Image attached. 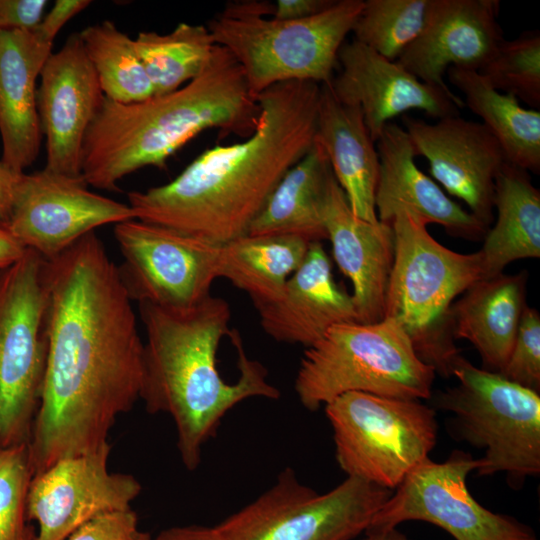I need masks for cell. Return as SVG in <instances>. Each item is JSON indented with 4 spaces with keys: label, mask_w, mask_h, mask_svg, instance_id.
I'll return each instance as SVG.
<instances>
[{
    "label": "cell",
    "mask_w": 540,
    "mask_h": 540,
    "mask_svg": "<svg viewBox=\"0 0 540 540\" xmlns=\"http://www.w3.org/2000/svg\"><path fill=\"white\" fill-rule=\"evenodd\" d=\"M498 0H430L425 26L397 62L424 83L450 90V67L479 71L505 39Z\"/></svg>",
    "instance_id": "d6986e66"
},
{
    "label": "cell",
    "mask_w": 540,
    "mask_h": 540,
    "mask_svg": "<svg viewBox=\"0 0 540 540\" xmlns=\"http://www.w3.org/2000/svg\"><path fill=\"white\" fill-rule=\"evenodd\" d=\"M79 34L107 99L130 104L155 95L134 39L112 21L88 26Z\"/></svg>",
    "instance_id": "4dcf8cb0"
},
{
    "label": "cell",
    "mask_w": 540,
    "mask_h": 540,
    "mask_svg": "<svg viewBox=\"0 0 540 540\" xmlns=\"http://www.w3.org/2000/svg\"><path fill=\"white\" fill-rule=\"evenodd\" d=\"M494 227L487 230L482 255V279L503 273L511 262L540 256V192L529 172L505 163L495 178Z\"/></svg>",
    "instance_id": "4316f807"
},
{
    "label": "cell",
    "mask_w": 540,
    "mask_h": 540,
    "mask_svg": "<svg viewBox=\"0 0 540 540\" xmlns=\"http://www.w3.org/2000/svg\"><path fill=\"white\" fill-rule=\"evenodd\" d=\"M430 0H366L353 26L356 41L397 61L422 32Z\"/></svg>",
    "instance_id": "1f68e13d"
},
{
    "label": "cell",
    "mask_w": 540,
    "mask_h": 540,
    "mask_svg": "<svg viewBox=\"0 0 540 540\" xmlns=\"http://www.w3.org/2000/svg\"><path fill=\"white\" fill-rule=\"evenodd\" d=\"M391 494L354 477L319 494L286 468L270 488L215 526L222 540H352L365 533Z\"/></svg>",
    "instance_id": "8fae6325"
},
{
    "label": "cell",
    "mask_w": 540,
    "mask_h": 540,
    "mask_svg": "<svg viewBox=\"0 0 540 540\" xmlns=\"http://www.w3.org/2000/svg\"><path fill=\"white\" fill-rule=\"evenodd\" d=\"M452 376L458 384L440 392L438 408L453 415L458 437L483 451L478 476L505 473L512 487L540 473V396L500 373L462 356Z\"/></svg>",
    "instance_id": "ba28073f"
},
{
    "label": "cell",
    "mask_w": 540,
    "mask_h": 540,
    "mask_svg": "<svg viewBox=\"0 0 540 540\" xmlns=\"http://www.w3.org/2000/svg\"><path fill=\"white\" fill-rule=\"evenodd\" d=\"M324 410L340 469L389 490L429 459L437 441L435 409L421 400L349 392Z\"/></svg>",
    "instance_id": "9c48e42d"
},
{
    "label": "cell",
    "mask_w": 540,
    "mask_h": 540,
    "mask_svg": "<svg viewBox=\"0 0 540 540\" xmlns=\"http://www.w3.org/2000/svg\"><path fill=\"white\" fill-rule=\"evenodd\" d=\"M121 281L134 302L190 307L219 278L220 246L160 225L130 219L114 226Z\"/></svg>",
    "instance_id": "4fadbf2b"
},
{
    "label": "cell",
    "mask_w": 540,
    "mask_h": 540,
    "mask_svg": "<svg viewBox=\"0 0 540 540\" xmlns=\"http://www.w3.org/2000/svg\"><path fill=\"white\" fill-rule=\"evenodd\" d=\"M82 177L46 170L21 173L8 226L27 248L50 260L106 224L134 218L131 207L87 188Z\"/></svg>",
    "instance_id": "5bb4252c"
},
{
    "label": "cell",
    "mask_w": 540,
    "mask_h": 540,
    "mask_svg": "<svg viewBox=\"0 0 540 540\" xmlns=\"http://www.w3.org/2000/svg\"><path fill=\"white\" fill-rule=\"evenodd\" d=\"M137 514L130 509L99 515L76 529L65 540H142Z\"/></svg>",
    "instance_id": "d590c367"
},
{
    "label": "cell",
    "mask_w": 540,
    "mask_h": 540,
    "mask_svg": "<svg viewBox=\"0 0 540 540\" xmlns=\"http://www.w3.org/2000/svg\"><path fill=\"white\" fill-rule=\"evenodd\" d=\"M255 308L268 336L306 348L332 326L358 322L352 296L335 283L321 242L310 244L302 264L287 280L282 296Z\"/></svg>",
    "instance_id": "603a6c76"
},
{
    "label": "cell",
    "mask_w": 540,
    "mask_h": 540,
    "mask_svg": "<svg viewBox=\"0 0 540 540\" xmlns=\"http://www.w3.org/2000/svg\"><path fill=\"white\" fill-rule=\"evenodd\" d=\"M259 105L232 54L215 45L203 72L181 88L140 102L104 97L84 139L81 175L87 185L118 191V182L146 166L167 160L209 128L247 138L255 130Z\"/></svg>",
    "instance_id": "277c9868"
},
{
    "label": "cell",
    "mask_w": 540,
    "mask_h": 540,
    "mask_svg": "<svg viewBox=\"0 0 540 540\" xmlns=\"http://www.w3.org/2000/svg\"><path fill=\"white\" fill-rule=\"evenodd\" d=\"M478 466L479 458L460 451L441 463L428 459L394 489L365 532L424 521L442 528L455 540H537L527 525L492 512L474 499L467 477Z\"/></svg>",
    "instance_id": "7c38bea8"
},
{
    "label": "cell",
    "mask_w": 540,
    "mask_h": 540,
    "mask_svg": "<svg viewBox=\"0 0 540 540\" xmlns=\"http://www.w3.org/2000/svg\"><path fill=\"white\" fill-rule=\"evenodd\" d=\"M375 144L380 160L375 192L379 222L390 224L399 212H406L426 225L443 226L455 237L478 240L486 234V225L417 167L413 145L403 127L388 123Z\"/></svg>",
    "instance_id": "ffe728a7"
},
{
    "label": "cell",
    "mask_w": 540,
    "mask_h": 540,
    "mask_svg": "<svg viewBox=\"0 0 540 540\" xmlns=\"http://www.w3.org/2000/svg\"><path fill=\"white\" fill-rule=\"evenodd\" d=\"M90 4V0H56L36 27L46 40L54 42L63 26Z\"/></svg>",
    "instance_id": "74e56055"
},
{
    "label": "cell",
    "mask_w": 540,
    "mask_h": 540,
    "mask_svg": "<svg viewBox=\"0 0 540 540\" xmlns=\"http://www.w3.org/2000/svg\"><path fill=\"white\" fill-rule=\"evenodd\" d=\"M53 43L37 27L0 29V160L17 173L31 166L40 151L36 81Z\"/></svg>",
    "instance_id": "44dd1931"
},
{
    "label": "cell",
    "mask_w": 540,
    "mask_h": 540,
    "mask_svg": "<svg viewBox=\"0 0 540 540\" xmlns=\"http://www.w3.org/2000/svg\"><path fill=\"white\" fill-rule=\"evenodd\" d=\"M324 224L333 257L353 285L351 296L358 322L382 320L394 259L391 225L357 218L335 177L329 185Z\"/></svg>",
    "instance_id": "7402d4cb"
},
{
    "label": "cell",
    "mask_w": 540,
    "mask_h": 540,
    "mask_svg": "<svg viewBox=\"0 0 540 540\" xmlns=\"http://www.w3.org/2000/svg\"><path fill=\"white\" fill-rule=\"evenodd\" d=\"M390 225L394 259L384 318L401 325L422 362L450 377L461 356L454 343L451 307L458 295L482 279V255L446 248L423 221L406 212H399Z\"/></svg>",
    "instance_id": "5b68a950"
},
{
    "label": "cell",
    "mask_w": 540,
    "mask_h": 540,
    "mask_svg": "<svg viewBox=\"0 0 540 540\" xmlns=\"http://www.w3.org/2000/svg\"><path fill=\"white\" fill-rule=\"evenodd\" d=\"M138 305L145 329L140 400L148 413L172 418L182 464L194 471L234 406L256 397L277 400L280 391L247 356L239 332L229 329L223 298L210 294L185 308Z\"/></svg>",
    "instance_id": "3957f363"
},
{
    "label": "cell",
    "mask_w": 540,
    "mask_h": 540,
    "mask_svg": "<svg viewBox=\"0 0 540 540\" xmlns=\"http://www.w3.org/2000/svg\"><path fill=\"white\" fill-rule=\"evenodd\" d=\"M435 370L416 355L401 325L391 318L332 326L305 350L294 388L315 411L349 392L422 400L432 394Z\"/></svg>",
    "instance_id": "52a82bcc"
},
{
    "label": "cell",
    "mask_w": 540,
    "mask_h": 540,
    "mask_svg": "<svg viewBox=\"0 0 540 540\" xmlns=\"http://www.w3.org/2000/svg\"><path fill=\"white\" fill-rule=\"evenodd\" d=\"M527 277L502 273L478 280L451 307L454 338L475 347L485 370L501 373L508 361L527 306Z\"/></svg>",
    "instance_id": "d4e9b609"
},
{
    "label": "cell",
    "mask_w": 540,
    "mask_h": 540,
    "mask_svg": "<svg viewBox=\"0 0 540 540\" xmlns=\"http://www.w3.org/2000/svg\"><path fill=\"white\" fill-rule=\"evenodd\" d=\"M403 124L416 156L427 159L434 179L488 227L493 219L495 178L506 163L495 137L481 122L459 115L433 124L404 116Z\"/></svg>",
    "instance_id": "e0dca14e"
},
{
    "label": "cell",
    "mask_w": 540,
    "mask_h": 540,
    "mask_svg": "<svg viewBox=\"0 0 540 540\" xmlns=\"http://www.w3.org/2000/svg\"><path fill=\"white\" fill-rule=\"evenodd\" d=\"M333 177L325 151L314 141L282 177L247 234L290 235L310 243L327 239L324 211Z\"/></svg>",
    "instance_id": "484cf974"
},
{
    "label": "cell",
    "mask_w": 540,
    "mask_h": 540,
    "mask_svg": "<svg viewBox=\"0 0 540 540\" xmlns=\"http://www.w3.org/2000/svg\"><path fill=\"white\" fill-rule=\"evenodd\" d=\"M46 0H0V29H30L44 16Z\"/></svg>",
    "instance_id": "8d00e7d4"
},
{
    "label": "cell",
    "mask_w": 540,
    "mask_h": 540,
    "mask_svg": "<svg viewBox=\"0 0 540 540\" xmlns=\"http://www.w3.org/2000/svg\"><path fill=\"white\" fill-rule=\"evenodd\" d=\"M27 248L10 230L8 223L0 221V270L17 262Z\"/></svg>",
    "instance_id": "b9f144b4"
},
{
    "label": "cell",
    "mask_w": 540,
    "mask_h": 540,
    "mask_svg": "<svg viewBox=\"0 0 540 540\" xmlns=\"http://www.w3.org/2000/svg\"><path fill=\"white\" fill-rule=\"evenodd\" d=\"M500 374L540 391V314L536 308L525 307L511 353Z\"/></svg>",
    "instance_id": "e575fe53"
},
{
    "label": "cell",
    "mask_w": 540,
    "mask_h": 540,
    "mask_svg": "<svg viewBox=\"0 0 540 540\" xmlns=\"http://www.w3.org/2000/svg\"><path fill=\"white\" fill-rule=\"evenodd\" d=\"M321 85L275 84L245 140L205 150L170 182L128 193L134 218L223 245L247 234L272 191L315 141Z\"/></svg>",
    "instance_id": "7a4b0ae2"
},
{
    "label": "cell",
    "mask_w": 540,
    "mask_h": 540,
    "mask_svg": "<svg viewBox=\"0 0 540 540\" xmlns=\"http://www.w3.org/2000/svg\"><path fill=\"white\" fill-rule=\"evenodd\" d=\"M364 0H335L326 10L299 20L265 17L273 5L228 4L207 28L216 45L241 66L251 95L288 81L329 84L338 53Z\"/></svg>",
    "instance_id": "8992f818"
},
{
    "label": "cell",
    "mask_w": 540,
    "mask_h": 540,
    "mask_svg": "<svg viewBox=\"0 0 540 540\" xmlns=\"http://www.w3.org/2000/svg\"><path fill=\"white\" fill-rule=\"evenodd\" d=\"M315 141L325 151L333 175L353 214L377 223L375 192L380 160L363 113L339 101L328 85H321Z\"/></svg>",
    "instance_id": "cb8c5ba5"
},
{
    "label": "cell",
    "mask_w": 540,
    "mask_h": 540,
    "mask_svg": "<svg viewBox=\"0 0 540 540\" xmlns=\"http://www.w3.org/2000/svg\"><path fill=\"white\" fill-rule=\"evenodd\" d=\"M335 0H278L273 5L272 18L277 20H299L316 15Z\"/></svg>",
    "instance_id": "f35d334b"
},
{
    "label": "cell",
    "mask_w": 540,
    "mask_h": 540,
    "mask_svg": "<svg viewBox=\"0 0 540 540\" xmlns=\"http://www.w3.org/2000/svg\"><path fill=\"white\" fill-rule=\"evenodd\" d=\"M32 477L28 445L0 447V540L35 539L26 507Z\"/></svg>",
    "instance_id": "836d02e7"
},
{
    "label": "cell",
    "mask_w": 540,
    "mask_h": 540,
    "mask_svg": "<svg viewBox=\"0 0 540 540\" xmlns=\"http://www.w3.org/2000/svg\"><path fill=\"white\" fill-rule=\"evenodd\" d=\"M110 442L99 449L62 458L32 477L26 500L34 540H65L91 519L131 508L142 486L131 474L112 473Z\"/></svg>",
    "instance_id": "9a60e30c"
},
{
    "label": "cell",
    "mask_w": 540,
    "mask_h": 540,
    "mask_svg": "<svg viewBox=\"0 0 540 540\" xmlns=\"http://www.w3.org/2000/svg\"><path fill=\"white\" fill-rule=\"evenodd\" d=\"M497 91L509 94L530 108L540 107V33L524 31L504 39L478 71Z\"/></svg>",
    "instance_id": "d6a6232c"
},
{
    "label": "cell",
    "mask_w": 540,
    "mask_h": 540,
    "mask_svg": "<svg viewBox=\"0 0 540 540\" xmlns=\"http://www.w3.org/2000/svg\"><path fill=\"white\" fill-rule=\"evenodd\" d=\"M366 537L362 540H410L397 528L387 531L365 532Z\"/></svg>",
    "instance_id": "7bdbcfd3"
},
{
    "label": "cell",
    "mask_w": 540,
    "mask_h": 540,
    "mask_svg": "<svg viewBox=\"0 0 540 540\" xmlns=\"http://www.w3.org/2000/svg\"><path fill=\"white\" fill-rule=\"evenodd\" d=\"M310 242L290 235H248L220 246L218 276L246 292L255 307L277 301Z\"/></svg>",
    "instance_id": "83f0119b"
},
{
    "label": "cell",
    "mask_w": 540,
    "mask_h": 540,
    "mask_svg": "<svg viewBox=\"0 0 540 540\" xmlns=\"http://www.w3.org/2000/svg\"><path fill=\"white\" fill-rule=\"evenodd\" d=\"M215 45L206 26L187 23H179L168 34L140 32L134 39L155 95L173 92L199 76Z\"/></svg>",
    "instance_id": "f546056e"
},
{
    "label": "cell",
    "mask_w": 540,
    "mask_h": 540,
    "mask_svg": "<svg viewBox=\"0 0 540 540\" xmlns=\"http://www.w3.org/2000/svg\"><path fill=\"white\" fill-rule=\"evenodd\" d=\"M142 540H222L216 526H174L160 531L156 536L149 533Z\"/></svg>",
    "instance_id": "ab89813d"
},
{
    "label": "cell",
    "mask_w": 540,
    "mask_h": 540,
    "mask_svg": "<svg viewBox=\"0 0 540 540\" xmlns=\"http://www.w3.org/2000/svg\"><path fill=\"white\" fill-rule=\"evenodd\" d=\"M47 358L28 443L33 476L99 449L140 399L143 341L102 240L91 232L46 260Z\"/></svg>",
    "instance_id": "6da1fadb"
},
{
    "label": "cell",
    "mask_w": 540,
    "mask_h": 540,
    "mask_svg": "<svg viewBox=\"0 0 540 540\" xmlns=\"http://www.w3.org/2000/svg\"><path fill=\"white\" fill-rule=\"evenodd\" d=\"M448 79L465 97L464 105L501 146L506 162L540 172V112L524 108L512 95L494 89L476 70L450 67Z\"/></svg>",
    "instance_id": "f1b7e54d"
},
{
    "label": "cell",
    "mask_w": 540,
    "mask_h": 540,
    "mask_svg": "<svg viewBox=\"0 0 540 540\" xmlns=\"http://www.w3.org/2000/svg\"><path fill=\"white\" fill-rule=\"evenodd\" d=\"M46 260L33 250L0 270V447L28 445L46 369Z\"/></svg>",
    "instance_id": "30bf717a"
},
{
    "label": "cell",
    "mask_w": 540,
    "mask_h": 540,
    "mask_svg": "<svg viewBox=\"0 0 540 540\" xmlns=\"http://www.w3.org/2000/svg\"><path fill=\"white\" fill-rule=\"evenodd\" d=\"M37 110L46 139L45 169L82 177L86 133L104 99L79 33L52 52L40 72Z\"/></svg>",
    "instance_id": "2e32d148"
},
{
    "label": "cell",
    "mask_w": 540,
    "mask_h": 540,
    "mask_svg": "<svg viewBox=\"0 0 540 540\" xmlns=\"http://www.w3.org/2000/svg\"><path fill=\"white\" fill-rule=\"evenodd\" d=\"M20 175L0 160V221L9 220Z\"/></svg>",
    "instance_id": "60d3db41"
},
{
    "label": "cell",
    "mask_w": 540,
    "mask_h": 540,
    "mask_svg": "<svg viewBox=\"0 0 540 540\" xmlns=\"http://www.w3.org/2000/svg\"><path fill=\"white\" fill-rule=\"evenodd\" d=\"M338 63V74L326 85L339 101L361 109L375 143L391 119L406 111L420 110L439 120L459 115L465 106L451 90L422 82L356 40L342 45Z\"/></svg>",
    "instance_id": "ac0fdd59"
}]
</instances>
